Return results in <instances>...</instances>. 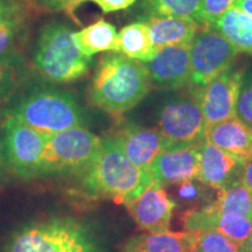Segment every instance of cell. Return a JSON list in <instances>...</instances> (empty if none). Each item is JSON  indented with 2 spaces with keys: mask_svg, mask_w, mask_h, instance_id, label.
<instances>
[{
  "mask_svg": "<svg viewBox=\"0 0 252 252\" xmlns=\"http://www.w3.org/2000/svg\"><path fill=\"white\" fill-rule=\"evenodd\" d=\"M91 1L98 5L105 13H111L130 7L138 0H91Z\"/></svg>",
  "mask_w": 252,
  "mask_h": 252,
  "instance_id": "cell-32",
  "label": "cell"
},
{
  "mask_svg": "<svg viewBox=\"0 0 252 252\" xmlns=\"http://www.w3.org/2000/svg\"><path fill=\"white\" fill-rule=\"evenodd\" d=\"M214 212L231 214L252 220V191L239 180H231L219 190L216 201L209 206Z\"/></svg>",
  "mask_w": 252,
  "mask_h": 252,
  "instance_id": "cell-24",
  "label": "cell"
},
{
  "mask_svg": "<svg viewBox=\"0 0 252 252\" xmlns=\"http://www.w3.org/2000/svg\"><path fill=\"white\" fill-rule=\"evenodd\" d=\"M74 39L82 54L90 59L100 52H115L117 32L112 24L100 19L97 23L74 33Z\"/></svg>",
  "mask_w": 252,
  "mask_h": 252,
  "instance_id": "cell-23",
  "label": "cell"
},
{
  "mask_svg": "<svg viewBox=\"0 0 252 252\" xmlns=\"http://www.w3.org/2000/svg\"><path fill=\"white\" fill-rule=\"evenodd\" d=\"M241 163L231 154L203 141L200 145L197 180L209 187L222 189L231 181L232 173Z\"/></svg>",
  "mask_w": 252,
  "mask_h": 252,
  "instance_id": "cell-17",
  "label": "cell"
},
{
  "mask_svg": "<svg viewBox=\"0 0 252 252\" xmlns=\"http://www.w3.org/2000/svg\"><path fill=\"white\" fill-rule=\"evenodd\" d=\"M18 27L0 28V58L8 53L14 52V39Z\"/></svg>",
  "mask_w": 252,
  "mask_h": 252,
  "instance_id": "cell-31",
  "label": "cell"
},
{
  "mask_svg": "<svg viewBox=\"0 0 252 252\" xmlns=\"http://www.w3.org/2000/svg\"><path fill=\"white\" fill-rule=\"evenodd\" d=\"M196 252H244L243 245L214 230L193 231Z\"/></svg>",
  "mask_w": 252,
  "mask_h": 252,
  "instance_id": "cell-26",
  "label": "cell"
},
{
  "mask_svg": "<svg viewBox=\"0 0 252 252\" xmlns=\"http://www.w3.org/2000/svg\"><path fill=\"white\" fill-rule=\"evenodd\" d=\"M150 89L145 63L113 52L99 60L89 89V100L96 108L117 117L138 105Z\"/></svg>",
  "mask_w": 252,
  "mask_h": 252,
  "instance_id": "cell-1",
  "label": "cell"
},
{
  "mask_svg": "<svg viewBox=\"0 0 252 252\" xmlns=\"http://www.w3.org/2000/svg\"><path fill=\"white\" fill-rule=\"evenodd\" d=\"M84 1L87 0H40L41 4L50 11L65 12L70 15Z\"/></svg>",
  "mask_w": 252,
  "mask_h": 252,
  "instance_id": "cell-30",
  "label": "cell"
},
{
  "mask_svg": "<svg viewBox=\"0 0 252 252\" xmlns=\"http://www.w3.org/2000/svg\"><path fill=\"white\" fill-rule=\"evenodd\" d=\"M206 141L231 154L241 165L252 157V128L237 117L208 125Z\"/></svg>",
  "mask_w": 252,
  "mask_h": 252,
  "instance_id": "cell-16",
  "label": "cell"
},
{
  "mask_svg": "<svg viewBox=\"0 0 252 252\" xmlns=\"http://www.w3.org/2000/svg\"><path fill=\"white\" fill-rule=\"evenodd\" d=\"M139 8L143 11L141 21L154 17L176 18L201 25V0H144Z\"/></svg>",
  "mask_w": 252,
  "mask_h": 252,
  "instance_id": "cell-22",
  "label": "cell"
},
{
  "mask_svg": "<svg viewBox=\"0 0 252 252\" xmlns=\"http://www.w3.org/2000/svg\"><path fill=\"white\" fill-rule=\"evenodd\" d=\"M47 137L14 117L6 116L0 141L2 162L23 178L41 175Z\"/></svg>",
  "mask_w": 252,
  "mask_h": 252,
  "instance_id": "cell-8",
  "label": "cell"
},
{
  "mask_svg": "<svg viewBox=\"0 0 252 252\" xmlns=\"http://www.w3.org/2000/svg\"><path fill=\"white\" fill-rule=\"evenodd\" d=\"M234 7L252 17V0H236Z\"/></svg>",
  "mask_w": 252,
  "mask_h": 252,
  "instance_id": "cell-34",
  "label": "cell"
},
{
  "mask_svg": "<svg viewBox=\"0 0 252 252\" xmlns=\"http://www.w3.org/2000/svg\"><path fill=\"white\" fill-rule=\"evenodd\" d=\"M103 139L84 126L70 127L47 137L41 175L82 173L99 152Z\"/></svg>",
  "mask_w": 252,
  "mask_h": 252,
  "instance_id": "cell-7",
  "label": "cell"
},
{
  "mask_svg": "<svg viewBox=\"0 0 252 252\" xmlns=\"http://www.w3.org/2000/svg\"><path fill=\"white\" fill-rule=\"evenodd\" d=\"M123 252H196L193 231L146 232L128 238Z\"/></svg>",
  "mask_w": 252,
  "mask_h": 252,
  "instance_id": "cell-18",
  "label": "cell"
},
{
  "mask_svg": "<svg viewBox=\"0 0 252 252\" xmlns=\"http://www.w3.org/2000/svg\"><path fill=\"white\" fill-rule=\"evenodd\" d=\"M25 76L24 60L15 50L0 58V102L14 93Z\"/></svg>",
  "mask_w": 252,
  "mask_h": 252,
  "instance_id": "cell-25",
  "label": "cell"
},
{
  "mask_svg": "<svg viewBox=\"0 0 252 252\" xmlns=\"http://www.w3.org/2000/svg\"><path fill=\"white\" fill-rule=\"evenodd\" d=\"M81 174L89 193L124 206L154 181L151 169L140 168L130 161L110 137L103 139L99 152Z\"/></svg>",
  "mask_w": 252,
  "mask_h": 252,
  "instance_id": "cell-2",
  "label": "cell"
},
{
  "mask_svg": "<svg viewBox=\"0 0 252 252\" xmlns=\"http://www.w3.org/2000/svg\"><path fill=\"white\" fill-rule=\"evenodd\" d=\"M157 130L165 141V150L197 146L206 141L207 122L194 87L163 102L158 111Z\"/></svg>",
  "mask_w": 252,
  "mask_h": 252,
  "instance_id": "cell-5",
  "label": "cell"
},
{
  "mask_svg": "<svg viewBox=\"0 0 252 252\" xmlns=\"http://www.w3.org/2000/svg\"><path fill=\"white\" fill-rule=\"evenodd\" d=\"M243 250L244 252H252V232L249 236L247 242L243 244Z\"/></svg>",
  "mask_w": 252,
  "mask_h": 252,
  "instance_id": "cell-35",
  "label": "cell"
},
{
  "mask_svg": "<svg viewBox=\"0 0 252 252\" xmlns=\"http://www.w3.org/2000/svg\"><path fill=\"white\" fill-rule=\"evenodd\" d=\"M110 138L130 161L145 169H150L154 159L165 150V141L157 128L133 123L119 125Z\"/></svg>",
  "mask_w": 252,
  "mask_h": 252,
  "instance_id": "cell-13",
  "label": "cell"
},
{
  "mask_svg": "<svg viewBox=\"0 0 252 252\" xmlns=\"http://www.w3.org/2000/svg\"><path fill=\"white\" fill-rule=\"evenodd\" d=\"M241 180L252 191V157L241 166Z\"/></svg>",
  "mask_w": 252,
  "mask_h": 252,
  "instance_id": "cell-33",
  "label": "cell"
},
{
  "mask_svg": "<svg viewBox=\"0 0 252 252\" xmlns=\"http://www.w3.org/2000/svg\"><path fill=\"white\" fill-rule=\"evenodd\" d=\"M236 117L252 128V69L244 71L236 106Z\"/></svg>",
  "mask_w": 252,
  "mask_h": 252,
  "instance_id": "cell-27",
  "label": "cell"
},
{
  "mask_svg": "<svg viewBox=\"0 0 252 252\" xmlns=\"http://www.w3.org/2000/svg\"><path fill=\"white\" fill-rule=\"evenodd\" d=\"M181 223L187 231L214 230L243 245L252 232V220L245 217L220 214L208 206L203 209H191L182 214Z\"/></svg>",
  "mask_w": 252,
  "mask_h": 252,
  "instance_id": "cell-15",
  "label": "cell"
},
{
  "mask_svg": "<svg viewBox=\"0 0 252 252\" xmlns=\"http://www.w3.org/2000/svg\"><path fill=\"white\" fill-rule=\"evenodd\" d=\"M2 166H4V162H2V159H1V152H0V172H1Z\"/></svg>",
  "mask_w": 252,
  "mask_h": 252,
  "instance_id": "cell-36",
  "label": "cell"
},
{
  "mask_svg": "<svg viewBox=\"0 0 252 252\" xmlns=\"http://www.w3.org/2000/svg\"><path fill=\"white\" fill-rule=\"evenodd\" d=\"M220 32L237 52L252 53V17L232 7L209 26Z\"/></svg>",
  "mask_w": 252,
  "mask_h": 252,
  "instance_id": "cell-21",
  "label": "cell"
},
{
  "mask_svg": "<svg viewBox=\"0 0 252 252\" xmlns=\"http://www.w3.org/2000/svg\"><path fill=\"white\" fill-rule=\"evenodd\" d=\"M21 11V6L14 0H0V28L19 27Z\"/></svg>",
  "mask_w": 252,
  "mask_h": 252,
  "instance_id": "cell-29",
  "label": "cell"
},
{
  "mask_svg": "<svg viewBox=\"0 0 252 252\" xmlns=\"http://www.w3.org/2000/svg\"><path fill=\"white\" fill-rule=\"evenodd\" d=\"M6 252H97L89 232L72 220L53 219L27 225L11 238Z\"/></svg>",
  "mask_w": 252,
  "mask_h": 252,
  "instance_id": "cell-6",
  "label": "cell"
},
{
  "mask_svg": "<svg viewBox=\"0 0 252 252\" xmlns=\"http://www.w3.org/2000/svg\"><path fill=\"white\" fill-rule=\"evenodd\" d=\"M244 71V69L232 65L206 86L195 88L207 126L236 117Z\"/></svg>",
  "mask_w": 252,
  "mask_h": 252,
  "instance_id": "cell-10",
  "label": "cell"
},
{
  "mask_svg": "<svg viewBox=\"0 0 252 252\" xmlns=\"http://www.w3.org/2000/svg\"><path fill=\"white\" fill-rule=\"evenodd\" d=\"M200 145L184 149L165 150L159 153L150 166L154 180L163 186L190 184L197 179Z\"/></svg>",
  "mask_w": 252,
  "mask_h": 252,
  "instance_id": "cell-14",
  "label": "cell"
},
{
  "mask_svg": "<svg viewBox=\"0 0 252 252\" xmlns=\"http://www.w3.org/2000/svg\"><path fill=\"white\" fill-rule=\"evenodd\" d=\"M37 72L54 83H69L86 75L90 59L82 54L67 25L50 23L40 32L33 56Z\"/></svg>",
  "mask_w": 252,
  "mask_h": 252,
  "instance_id": "cell-4",
  "label": "cell"
},
{
  "mask_svg": "<svg viewBox=\"0 0 252 252\" xmlns=\"http://www.w3.org/2000/svg\"><path fill=\"white\" fill-rule=\"evenodd\" d=\"M150 30L151 39L157 50L168 46H190L202 27L193 21L176 18H149L144 20Z\"/></svg>",
  "mask_w": 252,
  "mask_h": 252,
  "instance_id": "cell-19",
  "label": "cell"
},
{
  "mask_svg": "<svg viewBox=\"0 0 252 252\" xmlns=\"http://www.w3.org/2000/svg\"><path fill=\"white\" fill-rule=\"evenodd\" d=\"M151 87L180 90L190 84V46H168L145 62Z\"/></svg>",
  "mask_w": 252,
  "mask_h": 252,
  "instance_id": "cell-11",
  "label": "cell"
},
{
  "mask_svg": "<svg viewBox=\"0 0 252 252\" xmlns=\"http://www.w3.org/2000/svg\"><path fill=\"white\" fill-rule=\"evenodd\" d=\"M138 225L146 232L168 231L175 202L169 198L162 185L154 180L133 201L125 204Z\"/></svg>",
  "mask_w": 252,
  "mask_h": 252,
  "instance_id": "cell-12",
  "label": "cell"
},
{
  "mask_svg": "<svg viewBox=\"0 0 252 252\" xmlns=\"http://www.w3.org/2000/svg\"><path fill=\"white\" fill-rule=\"evenodd\" d=\"M157 52L151 39L149 26L145 21L127 25L117 34L115 53H121L127 58L145 63L150 61Z\"/></svg>",
  "mask_w": 252,
  "mask_h": 252,
  "instance_id": "cell-20",
  "label": "cell"
},
{
  "mask_svg": "<svg viewBox=\"0 0 252 252\" xmlns=\"http://www.w3.org/2000/svg\"><path fill=\"white\" fill-rule=\"evenodd\" d=\"M236 0H201L200 23L202 26H212L223 14L234 7Z\"/></svg>",
  "mask_w": 252,
  "mask_h": 252,
  "instance_id": "cell-28",
  "label": "cell"
},
{
  "mask_svg": "<svg viewBox=\"0 0 252 252\" xmlns=\"http://www.w3.org/2000/svg\"><path fill=\"white\" fill-rule=\"evenodd\" d=\"M237 50L220 32L201 28L190 43V86L201 88L234 65Z\"/></svg>",
  "mask_w": 252,
  "mask_h": 252,
  "instance_id": "cell-9",
  "label": "cell"
},
{
  "mask_svg": "<svg viewBox=\"0 0 252 252\" xmlns=\"http://www.w3.org/2000/svg\"><path fill=\"white\" fill-rule=\"evenodd\" d=\"M6 116L47 135L86 125V113L76 98L50 86L28 88L12 103Z\"/></svg>",
  "mask_w": 252,
  "mask_h": 252,
  "instance_id": "cell-3",
  "label": "cell"
}]
</instances>
